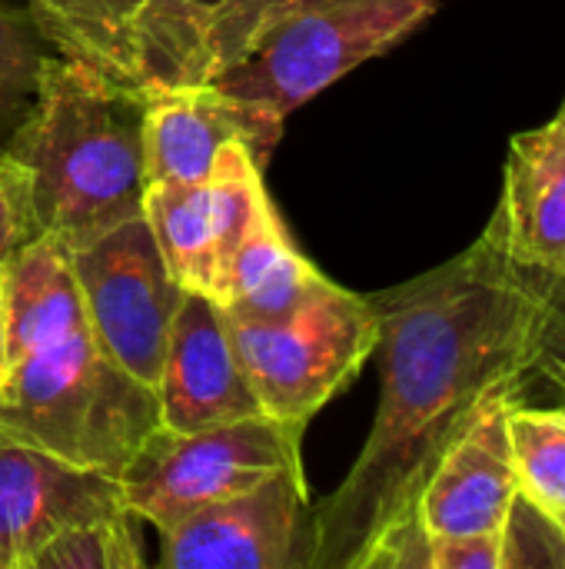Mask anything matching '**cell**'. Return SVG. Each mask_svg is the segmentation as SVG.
Here are the masks:
<instances>
[{
  "label": "cell",
  "instance_id": "4316f807",
  "mask_svg": "<svg viewBox=\"0 0 565 569\" xmlns=\"http://www.w3.org/2000/svg\"><path fill=\"white\" fill-rule=\"evenodd\" d=\"M433 569H500V533L433 540Z\"/></svg>",
  "mask_w": 565,
  "mask_h": 569
},
{
  "label": "cell",
  "instance_id": "484cf974",
  "mask_svg": "<svg viewBox=\"0 0 565 569\" xmlns=\"http://www.w3.org/2000/svg\"><path fill=\"white\" fill-rule=\"evenodd\" d=\"M543 283V320L533 353V373L546 377L565 393V280L539 277Z\"/></svg>",
  "mask_w": 565,
  "mask_h": 569
},
{
  "label": "cell",
  "instance_id": "ac0fdd59",
  "mask_svg": "<svg viewBox=\"0 0 565 569\" xmlns=\"http://www.w3.org/2000/svg\"><path fill=\"white\" fill-rule=\"evenodd\" d=\"M140 3L143 0H27V10L60 57L140 90L130 50Z\"/></svg>",
  "mask_w": 565,
  "mask_h": 569
},
{
  "label": "cell",
  "instance_id": "44dd1931",
  "mask_svg": "<svg viewBox=\"0 0 565 569\" xmlns=\"http://www.w3.org/2000/svg\"><path fill=\"white\" fill-rule=\"evenodd\" d=\"M57 53L23 7L0 3V147L33 103L43 60Z\"/></svg>",
  "mask_w": 565,
  "mask_h": 569
},
{
  "label": "cell",
  "instance_id": "83f0119b",
  "mask_svg": "<svg viewBox=\"0 0 565 569\" xmlns=\"http://www.w3.org/2000/svg\"><path fill=\"white\" fill-rule=\"evenodd\" d=\"M7 370V330H3V290H0V377Z\"/></svg>",
  "mask_w": 565,
  "mask_h": 569
},
{
  "label": "cell",
  "instance_id": "4dcf8cb0",
  "mask_svg": "<svg viewBox=\"0 0 565 569\" xmlns=\"http://www.w3.org/2000/svg\"><path fill=\"white\" fill-rule=\"evenodd\" d=\"M563 280H565V277H563Z\"/></svg>",
  "mask_w": 565,
  "mask_h": 569
},
{
  "label": "cell",
  "instance_id": "ffe728a7",
  "mask_svg": "<svg viewBox=\"0 0 565 569\" xmlns=\"http://www.w3.org/2000/svg\"><path fill=\"white\" fill-rule=\"evenodd\" d=\"M509 443L519 490L565 513V410H539L513 400Z\"/></svg>",
  "mask_w": 565,
  "mask_h": 569
},
{
  "label": "cell",
  "instance_id": "7c38bea8",
  "mask_svg": "<svg viewBox=\"0 0 565 569\" xmlns=\"http://www.w3.org/2000/svg\"><path fill=\"white\" fill-rule=\"evenodd\" d=\"M519 393L490 400L443 450L420 490L416 513L433 540L500 533L519 490L509 443V407Z\"/></svg>",
  "mask_w": 565,
  "mask_h": 569
},
{
  "label": "cell",
  "instance_id": "4fadbf2b",
  "mask_svg": "<svg viewBox=\"0 0 565 569\" xmlns=\"http://www.w3.org/2000/svg\"><path fill=\"white\" fill-rule=\"evenodd\" d=\"M117 507L120 480L77 470L0 430V569H30L63 527Z\"/></svg>",
  "mask_w": 565,
  "mask_h": 569
},
{
  "label": "cell",
  "instance_id": "d6986e66",
  "mask_svg": "<svg viewBox=\"0 0 565 569\" xmlns=\"http://www.w3.org/2000/svg\"><path fill=\"white\" fill-rule=\"evenodd\" d=\"M137 523L127 507L77 520L37 550L30 569H140L147 560Z\"/></svg>",
  "mask_w": 565,
  "mask_h": 569
},
{
  "label": "cell",
  "instance_id": "f1b7e54d",
  "mask_svg": "<svg viewBox=\"0 0 565 569\" xmlns=\"http://www.w3.org/2000/svg\"><path fill=\"white\" fill-rule=\"evenodd\" d=\"M556 120H563L565 123V100H563V107H559V113H556Z\"/></svg>",
  "mask_w": 565,
  "mask_h": 569
},
{
  "label": "cell",
  "instance_id": "8992f818",
  "mask_svg": "<svg viewBox=\"0 0 565 569\" xmlns=\"http://www.w3.org/2000/svg\"><path fill=\"white\" fill-rule=\"evenodd\" d=\"M303 430L266 413L193 433L160 427L120 477L123 507L157 533L253 490L300 460Z\"/></svg>",
  "mask_w": 565,
  "mask_h": 569
},
{
  "label": "cell",
  "instance_id": "e0dca14e",
  "mask_svg": "<svg viewBox=\"0 0 565 569\" xmlns=\"http://www.w3.org/2000/svg\"><path fill=\"white\" fill-rule=\"evenodd\" d=\"M230 0H143L133 17V77L143 93L206 80L210 37Z\"/></svg>",
  "mask_w": 565,
  "mask_h": 569
},
{
  "label": "cell",
  "instance_id": "cb8c5ba5",
  "mask_svg": "<svg viewBox=\"0 0 565 569\" xmlns=\"http://www.w3.org/2000/svg\"><path fill=\"white\" fill-rule=\"evenodd\" d=\"M356 569H433V537L420 513L410 510L386 523L356 560Z\"/></svg>",
  "mask_w": 565,
  "mask_h": 569
},
{
  "label": "cell",
  "instance_id": "30bf717a",
  "mask_svg": "<svg viewBox=\"0 0 565 569\" xmlns=\"http://www.w3.org/2000/svg\"><path fill=\"white\" fill-rule=\"evenodd\" d=\"M153 390L160 427L173 433H193L263 413L236 357L226 310L200 293H183L176 307Z\"/></svg>",
  "mask_w": 565,
  "mask_h": 569
},
{
  "label": "cell",
  "instance_id": "7402d4cb",
  "mask_svg": "<svg viewBox=\"0 0 565 569\" xmlns=\"http://www.w3.org/2000/svg\"><path fill=\"white\" fill-rule=\"evenodd\" d=\"M500 569H565V517L516 490L503 530Z\"/></svg>",
  "mask_w": 565,
  "mask_h": 569
},
{
  "label": "cell",
  "instance_id": "2e32d148",
  "mask_svg": "<svg viewBox=\"0 0 565 569\" xmlns=\"http://www.w3.org/2000/svg\"><path fill=\"white\" fill-rule=\"evenodd\" d=\"M326 280L290 240L270 190L263 193L226 273L223 310L250 320H276L296 310Z\"/></svg>",
  "mask_w": 565,
  "mask_h": 569
},
{
  "label": "cell",
  "instance_id": "8fae6325",
  "mask_svg": "<svg viewBox=\"0 0 565 569\" xmlns=\"http://www.w3.org/2000/svg\"><path fill=\"white\" fill-rule=\"evenodd\" d=\"M283 137V123L263 117L213 80L160 87L143 97V177L147 187L200 183L220 150L243 140L260 163Z\"/></svg>",
  "mask_w": 565,
  "mask_h": 569
},
{
  "label": "cell",
  "instance_id": "f546056e",
  "mask_svg": "<svg viewBox=\"0 0 565 569\" xmlns=\"http://www.w3.org/2000/svg\"><path fill=\"white\" fill-rule=\"evenodd\" d=\"M563 517H565V513H563Z\"/></svg>",
  "mask_w": 565,
  "mask_h": 569
},
{
  "label": "cell",
  "instance_id": "603a6c76",
  "mask_svg": "<svg viewBox=\"0 0 565 569\" xmlns=\"http://www.w3.org/2000/svg\"><path fill=\"white\" fill-rule=\"evenodd\" d=\"M306 0H230L223 17L213 27L210 37V63H206V80L233 67L276 20L293 13Z\"/></svg>",
  "mask_w": 565,
  "mask_h": 569
},
{
  "label": "cell",
  "instance_id": "5b68a950",
  "mask_svg": "<svg viewBox=\"0 0 565 569\" xmlns=\"http://www.w3.org/2000/svg\"><path fill=\"white\" fill-rule=\"evenodd\" d=\"M226 320L263 413L296 430L360 377L380 337L370 297L330 277L286 317Z\"/></svg>",
  "mask_w": 565,
  "mask_h": 569
},
{
  "label": "cell",
  "instance_id": "7a4b0ae2",
  "mask_svg": "<svg viewBox=\"0 0 565 569\" xmlns=\"http://www.w3.org/2000/svg\"><path fill=\"white\" fill-rule=\"evenodd\" d=\"M143 90L50 53L3 150L27 170L37 230L67 250L143 213Z\"/></svg>",
  "mask_w": 565,
  "mask_h": 569
},
{
  "label": "cell",
  "instance_id": "6da1fadb",
  "mask_svg": "<svg viewBox=\"0 0 565 569\" xmlns=\"http://www.w3.org/2000/svg\"><path fill=\"white\" fill-rule=\"evenodd\" d=\"M380 403L343 483L313 507V569H356L363 550L420 490L460 430L533 373L543 320L539 277L516 267L496 217L453 260L370 293Z\"/></svg>",
  "mask_w": 565,
  "mask_h": 569
},
{
  "label": "cell",
  "instance_id": "5bb4252c",
  "mask_svg": "<svg viewBox=\"0 0 565 569\" xmlns=\"http://www.w3.org/2000/svg\"><path fill=\"white\" fill-rule=\"evenodd\" d=\"M506 250L533 277H565V123L549 120L509 143L493 210Z\"/></svg>",
  "mask_w": 565,
  "mask_h": 569
},
{
  "label": "cell",
  "instance_id": "9c48e42d",
  "mask_svg": "<svg viewBox=\"0 0 565 569\" xmlns=\"http://www.w3.org/2000/svg\"><path fill=\"white\" fill-rule=\"evenodd\" d=\"M316 520L303 467L213 503L160 533L167 569H313Z\"/></svg>",
  "mask_w": 565,
  "mask_h": 569
},
{
  "label": "cell",
  "instance_id": "ba28073f",
  "mask_svg": "<svg viewBox=\"0 0 565 569\" xmlns=\"http://www.w3.org/2000/svg\"><path fill=\"white\" fill-rule=\"evenodd\" d=\"M263 193V163L243 140L226 143L200 183L147 187L143 217L173 280L186 293L210 297L223 307L230 260Z\"/></svg>",
  "mask_w": 565,
  "mask_h": 569
},
{
  "label": "cell",
  "instance_id": "9a60e30c",
  "mask_svg": "<svg viewBox=\"0 0 565 569\" xmlns=\"http://www.w3.org/2000/svg\"><path fill=\"white\" fill-rule=\"evenodd\" d=\"M0 290L7 367L87 323L70 250L47 233H37L0 267Z\"/></svg>",
  "mask_w": 565,
  "mask_h": 569
},
{
  "label": "cell",
  "instance_id": "3957f363",
  "mask_svg": "<svg viewBox=\"0 0 565 569\" xmlns=\"http://www.w3.org/2000/svg\"><path fill=\"white\" fill-rule=\"evenodd\" d=\"M0 430L77 470L120 480L160 430V403L83 323L3 370Z\"/></svg>",
  "mask_w": 565,
  "mask_h": 569
},
{
  "label": "cell",
  "instance_id": "52a82bcc",
  "mask_svg": "<svg viewBox=\"0 0 565 569\" xmlns=\"http://www.w3.org/2000/svg\"><path fill=\"white\" fill-rule=\"evenodd\" d=\"M83 320L97 347L130 377L157 387L170 323L183 300L143 213L70 250Z\"/></svg>",
  "mask_w": 565,
  "mask_h": 569
},
{
  "label": "cell",
  "instance_id": "277c9868",
  "mask_svg": "<svg viewBox=\"0 0 565 569\" xmlns=\"http://www.w3.org/2000/svg\"><path fill=\"white\" fill-rule=\"evenodd\" d=\"M443 0H306L213 77L263 117H286L360 63L386 53Z\"/></svg>",
  "mask_w": 565,
  "mask_h": 569
},
{
  "label": "cell",
  "instance_id": "d4e9b609",
  "mask_svg": "<svg viewBox=\"0 0 565 569\" xmlns=\"http://www.w3.org/2000/svg\"><path fill=\"white\" fill-rule=\"evenodd\" d=\"M37 233L27 170L0 147V267Z\"/></svg>",
  "mask_w": 565,
  "mask_h": 569
}]
</instances>
